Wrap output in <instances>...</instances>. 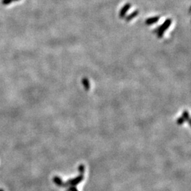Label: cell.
I'll return each instance as SVG.
<instances>
[{"instance_id": "6da1fadb", "label": "cell", "mask_w": 191, "mask_h": 191, "mask_svg": "<svg viewBox=\"0 0 191 191\" xmlns=\"http://www.w3.org/2000/svg\"><path fill=\"white\" fill-rule=\"evenodd\" d=\"M0 191H4V190H2V189H0Z\"/></svg>"}]
</instances>
